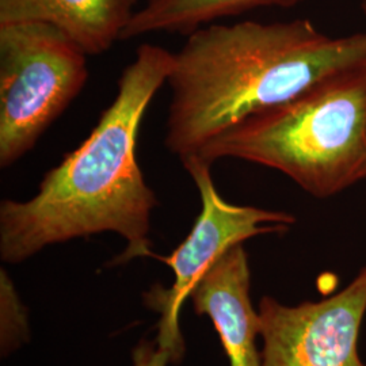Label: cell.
Segmentation results:
<instances>
[{"label": "cell", "instance_id": "10", "mask_svg": "<svg viewBox=\"0 0 366 366\" xmlns=\"http://www.w3.org/2000/svg\"><path fill=\"white\" fill-rule=\"evenodd\" d=\"M30 327L26 307L21 300L10 275L0 272V349L9 357L29 342Z\"/></svg>", "mask_w": 366, "mask_h": 366}, {"label": "cell", "instance_id": "4", "mask_svg": "<svg viewBox=\"0 0 366 366\" xmlns=\"http://www.w3.org/2000/svg\"><path fill=\"white\" fill-rule=\"evenodd\" d=\"M87 53L49 24L0 25V167L37 144L89 79Z\"/></svg>", "mask_w": 366, "mask_h": 366}, {"label": "cell", "instance_id": "7", "mask_svg": "<svg viewBox=\"0 0 366 366\" xmlns=\"http://www.w3.org/2000/svg\"><path fill=\"white\" fill-rule=\"evenodd\" d=\"M249 254L243 244L228 249L192 289L194 312L208 316L229 366H262L261 316L252 307Z\"/></svg>", "mask_w": 366, "mask_h": 366}, {"label": "cell", "instance_id": "11", "mask_svg": "<svg viewBox=\"0 0 366 366\" xmlns=\"http://www.w3.org/2000/svg\"><path fill=\"white\" fill-rule=\"evenodd\" d=\"M133 366H169L170 355L157 340H142L132 350Z\"/></svg>", "mask_w": 366, "mask_h": 366}, {"label": "cell", "instance_id": "3", "mask_svg": "<svg viewBox=\"0 0 366 366\" xmlns=\"http://www.w3.org/2000/svg\"><path fill=\"white\" fill-rule=\"evenodd\" d=\"M281 171L328 198L366 179V59L340 66L280 105L244 118L198 155Z\"/></svg>", "mask_w": 366, "mask_h": 366}, {"label": "cell", "instance_id": "2", "mask_svg": "<svg viewBox=\"0 0 366 366\" xmlns=\"http://www.w3.org/2000/svg\"><path fill=\"white\" fill-rule=\"evenodd\" d=\"M366 59V33L331 39L308 19L198 27L174 53L164 145L198 155L244 118Z\"/></svg>", "mask_w": 366, "mask_h": 366}, {"label": "cell", "instance_id": "12", "mask_svg": "<svg viewBox=\"0 0 366 366\" xmlns=\"http://www.w3.org/2000/svg\"><path fill=\"white\" fill-rule=\"evenodd\" d=\"M362 10H364V13L366 14V0L362 3Z\"/></svg>", "mask_w": 366, "mask_h": 366}, {"label": "cell", "instance_id": "1", "mask_svg": "<svg viewBox=\"0 0 366 366\" xmlns=\"http://www.w3.org/2000/svg\"><path fill=\"white\" fill-rule=\"evenodd\" d=\"M172 63L174 53L142 44L86 140L44 175L36 196L1 201V261L21 263L45 247L104 232L127 242L110 264L152 258L151 216L159 201L136 151L145 112L167 83Z\"/></svg>", "mask_w": 366, "mask_h": 366}, {"label": "cell", "instance_id": "9", "mask_svg": "<svg viewBox=\"0 0 366 366\" xmlns=\"http://www.w3.org/2000/svg\"><path fill=\"white\" fill-rule=\"evenodd\" d=\"M302 0H148L136 10L121 39L167 31L190 34L216 19L259 7H293Z\"/></svg>", "mask_w": 366, "mask_h": 366}, {"label": "cell", "instance_id": "6", "mask_svg": "<svg viewBox=\"0 0 366 366\" xmlns=\"http://www.w3.org/2000/svg\"><path fill=\"white\" fill-rule=\"evenodd\" d=\"M262 366H366L358 337L366 314V266L338 293L289 307L259 301Z\"/></svg>", "mask_w": 366, "mask_h": 366}, {"label": "cell", "instance_id": "8", "mask_svg": "<svg viewBox=\"0 0 366 366\" xmlns=\"http://www.w3.org/2000/svg\"><path fill=\"white\" fill-rule=\"evenodd\" d=\"M137 0H0V25L49 24L87 54H101L121 39Z\"/></svg>", "mask_w": 366, "mask_h": 366}, {"label": "cell", "instance_id": "5", "mask_svg": "<svg viewBox=\"0 0 366 366\" xmlns=\"http://www.w3.org/2000/svg\"><path fill=\"white\" fill-rule=\"evenodd\" d=\"M181 162L196 183L201 210L189 235L170 255L152 254V258L164 262L172 270V285L164 288L157 284L143 295L145 305L160 315L155 340L169 353L172 365L179 364L184 355L179 319L183 304L197 281L228 249L255 236L285 234L296 222V217L287 212L225 201L213 182L210 163L199 157Z\"/></svg>", "mask_w": 366, "mask_h": 366}]
</instances>
